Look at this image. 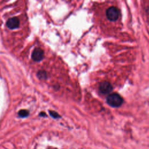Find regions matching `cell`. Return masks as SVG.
<instances>
[{
    "instance_id": "2",
    "label": "cell",
    "mask_w": 149,
    "mask_h": 149,
    "mask_svg": "<svg viewBox=\"0 0 149 149\" xmlns=\"http://www.w3.org/2000/svg\"><path fill=\"white\" fill-rule=\"evenodd\" d=\"M106 16L108 20L111 21H116L119 18L120 11L115 7H111L106 11Z\"/></svg>"
},
{
    "instance_id": "10",
    "label": "cell",
    "mask_w": 149,
    "mask_h": 149,
    "mask_svg": "<svg viewBox=\"0 0 149 149\" xmlns=\"http://www.w3.org/2000/svg\"><path fill=\"white\" fill-rule=\"evenodd\" d=\"M51 149H57V148H51Z\"/></svg>"
},
{
    "instance_id": "4",
    "label": "cell",
    "mask_w": 149,
    "mask_h": 149,
    "mask_svg": "<svg viewBox=\"0 0 149 149\" xmlns=\"http://www.w3.org/2000/svg\"><path fill=\"white\" fill-rule=\"evenodd\" d=\"M99 89L102 93L108 94L113 90V86H111L109 83L107 82H104L100 84Z\"/></svg>"
},
{
    "instance_id": "3",
    "label": "cell",
    "mask_w": 149,
    "mask_h": 149,
    "mask_svg": "<svg viewBox=\"0 0 149 149\" xmlns=\"http://www.w3.org/2000/svg\"><path fill=\"white\" fill-rule=\"evenodd\" d=\"M44 57V52L43 51L37 48L34 50L32 53V58L35 61H40L43 59Z\"/></svg>"
},
{
    "instance_id": "5",
    "label": "cell",
    "mask_w": 149,
    "mask_h": 149,
    "mask_svg": "<svg viewBox=\"0 0 149 149\" xmlns=\"http://www.w3.org/2000/svg\"><path fill=\"white\" fill-rule=\"evenodd\" d=\"M7 26L11 29L18 28L19 26V20L16 17L10 18L7 22Z\"/></svg>"
},
{
    "instance_id": "1",
    "label": "cell",
    "mask_w": 149,
    "mask_h": 149,
    "mask_svg": "<svg viewBox=\"0 0 149 149\" xmlns=\"http://www.w3.org/2000/svg\"><path fill=\"white\" fill-rule=\"evenodd\" d=\"M107 101L109 105L114 107H118L123 103L122 97L117 93L109 94L107 98Z\"/></svg>"
},
{
    "instance_id": "9",
    "label": "cell",
    "mask_w": 149,
    "mask_h": 149,
    "mask_svg": "<svg viewBox=\"0 0 149 149\" xmlns=\"http://www.w3.org/2000/svg\"><path fill=\"white\" fill-rule=\"evenodd\" d=\"M40 116H46V114H45L44 113H42L40 114Z\"/></svg>"
},
{
    "instance_id": "6",
    "label": "cell",
    "mask_w": 149,
    "mask_h": 149,
    "mask_svg": "<svg viewBox=\"0 0 149 149\" xmlns=\"http://www.w3.org/2000/svg\"><path fill=\"white\" fill-rule=\"evenodd\" d=\"M18 114L21 117H22V118L26 117L29 115V111L26 109H22V110L19 111Z\"/></svg>"
},
{
    "instance_id": "8",
    "label": "cell",
    "mask_w": 149,
    "mask_h": 149,
    "mask_svg": "<svg viewBox=\"0 0 149 149\" xmlns=\"http://www.w3.org/2000/svg\"><path fill=\"white\" fill-rule=\"evenodd\" d=\"M50 114L54 118H57L59 117V115L55 111H50Z\"/></svg>"
},
{
    "instance_id": "7",
    "label": "cell",
    "mask_w": 149,
    "mask_h": 149,
    "mask_svg": "<svg viewBox=\"0 0 149 149\" xmlns=\"http://www.w3.org/2000/svg\"><path fill=\"white\" fill-rule=\"evenodd\" d=\"M38 77H39L40 79H42L46 78V75L45 72H43V71H40V72L38 73Z\"/></svg>"
}]
</instances>
